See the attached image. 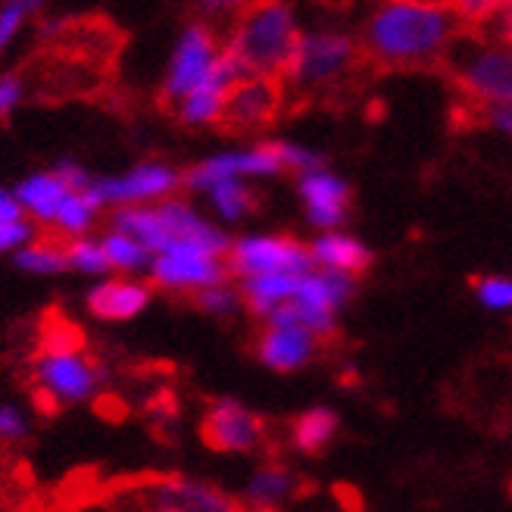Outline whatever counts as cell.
<instances>
[{"mask_svg": "<svg viewBox=\"0 0 512 512\" xmlns=\"http://www.w3.org/2000/svg\"><path fill=\"white\" fill-rule=\"evenodd\" d=\"M463 29L456 13L428 4L388 0L366 25L363 54L372 69H441L453 38Z\"/></svg>", "mask_w": 512, "mask_h": 512, "instance_id": "1", "label": "cell"}, {"mask_svg": "<svg viewBox=\"0 0 512 512\" xmlns=\"http://www.w3.org/2000/svg\"><path fill=\"white\" fill-rule=\"evenodd\" d=\"M294 13L285 0H247L228 41L241 75H281L297 47Z\"/></svg>", "mask_w": 512, "mask_h": 512, "instance_id": "2", "label": "cell"}, {"mask_svg": "<svg viewBox=\"0 0 512 512\" xmlns=\"http://www.w3.org/2000/svg\"><path fill=\"white\" fill-rule=\"evenodd\" d=\"M366 63L363 50H356V44L347 35H306L297 38L294 54L285 66V85L303 94H316L341 85L344 79H353Z\"/></svg>", "mask_w": 512, "mask_h": 512, "instance_id": "3", "label": "cell"}, {"mask_svg": "<svg viewBox=\"0 0 512 512\" xmlns=\"http://www.w3.org/2000/svg\"><path fill=\"white\" fill-rule=\"evenodd\" d=\"M450 79L466 107V122H478V113L512 97V50L481 44L469 57H444Z\"/></svg>", "mask_w": 512, "mask_h": 512, "instance_id": "4", "label": "cell"}, {"mask_svg": "<svg viewBox=\"0 0 512 512\" xmlns=\"http://www.w3.org/2000/svg\"><path fill=\"white\" fill-rule=\"evenodd\" d=\"M97 366L79 350H38L35 397L44 409L88 400L97 388Z\"/></svg>", "mask_w": 512, "mask_h": 512, "instance_id": "5", "label": "cell"}, {"mask_svg": "<svg viewBox=\"0 0 512 512\" xmlns=\"http://www.w3.org/2000/svg\"><path fill=\"white\" fill-rule=\"evenodd\" d=\"M281 104H285V82L278 75H244L228 91L219 119L232 132H253L269 125Z\"/></svg>", "mask_w": 512, "mask_h": 512, "instance_id": "6", "label": "cell"}, {"mask_svg": "<svg viewBox=\"0 0 512 512\" xmlns=\"http://www.w3.org/2000/svg\"><path fill=\"white\" fill-rule=\"evenodd\" d=\"M147 509H175V512H244V506L222 494L207 481L194 478H157L138 491Z\"/></svg>", "mask_w": 512, "mask_h": 512, "instance_id": "7", "label": "cell"}, {"mask_svg": "<svg viewBox=\"0 0 512 512\" xmlns=\"http://www.w3.org/2000/svg\"><path fill=\"white\" fill-rule=\"evenodd\" d=\"M203 441L222 453H250L263 444V419L238 400H216L200 425Z\"/></svg>", "mask_w": 512, "mask_h": 512, "instance_id": "8", "label": "cell"}, {"mask_svg": "<svg viewBox=\"0 0 512 512\" xmlns=\"http://www.w3.org/2000/svg\"><path fill=\"white\" fill-rule=\"evenodd\" d=\"M178 185L175 172L166 166H141L122 178H107V182H91L82 194L91 207H104V203H138V200H157L169 194Z\"/></svg>", "mask_w": 512, "mask_h": 512, "instance_id": "9", "label": "cell"}, {"mask_svg": "<svg viewBox=\"0 0 512 512\" xmlns=\"http://www.w3.org/2000/svg\"><path fill=\"white\" fill-rule=\"evenodd\" d=\"M313 256L291 238H244L235 244L232 266L241 275L260 272H306Z\"/></svg>", "mask_w": 512, "mask_h": 512, "instance_id": "10", "label": "cell"}, {"mask_svg": "<svg viewBox=\"0 0 512 512\" xmlns=\"http://www.w3.org/2000/svg\"><path fill=\"white\" fill-rule=\"evenodd\" d=\"M281 169H285V160H281V144H266V147L247 150V153H222V157L200 163L188 175V185L191 188H213L216 182H225V178L275 175Z\"/></svg>", "mask_w": 512, "mask_h": 512, "instance_id": "11", "label": "cell"}, {"mask_svg": "<svg viewBox=\"0 0 512 512\" xmlns=\"http://www.w3.org/2000/svg\"><path fill=\"white\" fill-rule=\"evenodd\" d=\"M244 79L235 57L228 54H216L213 66L207 69V75L182 97V116L188 122H213L219 119L222 107H225V97L232 91V85Z\"/></svg>", "mask_w": 512, "mask_h": 512, "instance_id": "12", "label": "cell"}, {"mask_svg": "<svg viewBox=\"0 0 512 512\" xmlns=\"http://www.w3.org/2000/svg\"><path fill=\"white\" fill-rule=\"evenodd\" d=\"M213 60H216L213 35L203 29V25H194V29H188L182 35V41H178V47H175L169 82H166L169 97H185L203 79V75H207Z\"/></svg>", "mask_w": 512, "mask_h": 512, "instance_id": "13", "label": "cell"}, {"mask_svg": "<svg viewBox=\"0 0 512 512\" xmlns=\"http://www.w3.org/2000/svg\"><path fill=\"white\" fill-rule=\"evenodd\" d=\"M260 360L275 372H294L303 363L313 360L316 353V335L303 325H272L263 331L260 344H256Z\"/></svg>", "mask_w": 512, "mask_h": 512, "instance_id": "14", "label": "cell"}, {"mask_svg": "<svg viewBox=\"0 0 512 512\" xmlns=\"http://www.w3.org/2000/svg\"><path fill=\"white\" fill-rule=\"evenodd\" d=\"M300 194L306 200L313 225L319 228H338L347 219V203H350V188L341 178L328 175L322 169H306L300 175Z\"/></svg>", "mask_w": 512, "mask_h": 512, "instance_id": "15", "label": "cell"}, {"mask_svg": "<svg viewBox=\"0 0 512 512\" xmlns=\"http://www.w3.org/2000/svg\"><path fill=\"white\" fill-rule=\"evenodd\" d=\"M153 278L163 288H207L222 281V263L219 256H207V253L169 250L153 260Z\"/></svg>", "mask_w": 512, "mask_h": 512, "instance_id": "16", "label": "cell"}, {"mask_svg": "<svg viewBox=\"0 0 512 512\" xmlns=\"http://www.w3.org/2000/svg\"><path fill=\"white\" fill-rule=\"evenodd\" d=\"M353 294V275L338 272V269H325V272H300L297 278V291L291 300H300L306 306H316V310L338 313Z\"/></svg>", "mask_w": 512, "mask_h": 512, "instance_id": "17", "label": "cell"}, {"mask_svg": "<svg viewBox=\"0 0 512 512\" xmlns=\"http://www.w3.org/2000/svg\"><path fill=\"white\" fill-rule=\"evenodd\" d=\"M150 294L138 281H104V285L91 288L88 310L97 319H132L147 306Z\"/></svg>", "mask_w": 512, "mask_h": 512, "instance_id": "18", "label": "cell"}, {"mask_svg": "<svg viewBox=\"0 0 512 512\" xmlns=\"http://www.w3.org/2000/svg\"><path fill=\"white\" fill-rule=\"evenodd\" d=\"M297 491H300V478L285 466L269 463L263 469H256L250 475V481L244 484V503L278 509L281 503H288Z\"/></svg>", "mask_w": 512, "mask_h": 512, "instance_id": "19", "label": "cell"}, {"mask_svg": "<svg viewBox=\"0 0 512 512\" xmlns=\"http://www.w3.org/2000/svg\"><path fill=\"white\" fill-rule=\"evenodd\" d=\"M338 428H341V419H338L335 409L313 406V409H306L303 416H297V422L291 428V444H294L297 453L313 456V453L325 450L331 441H335Z\"/></svg>", "mask_w": 512, "mask_h": 512, "instance_id": "20", "label": "cell"}, {"mask_svg": "<svg viewBox=\"0 0 512 512\" xmlns=\"http://www.w3.org/2000/svg\"><path fill=\"white\" fill-rule=\"evenodd\" d=\"M313 260L322 263L325 269H338V272H347V275H360L369 269L372 263V253L347 235H322L316 244H313Z\"/></svg>", "mask_w": 512, "mask_h": 512, "instance_id": "21", "label": "cell"}, {"mask_svg": "<svg viewBox=\"0 0 512 512\" xmlns=\"http://www.w3.org/2000/svg\"><path fill=\"white\" fill-rule=\"evenodd\" d=\"M297 278L300 272H260V275H247V303L253 313L269 316L275 306L294 297L297 291Z\"/></svg>", "mask_w": 512, "mask_h": 512, "instance_id": "22", "label": "cell"}, {"mask_svg": "<svg viewBox=\"0 0 512 512\" xmlns=\"http://www.w3.org/2000/svg\"><path fill=\"white\" fill-rule=\"evenodd\" d=\"M66 194H69L66 182L54 172V175H35V178H29V182L19 188L16 200H19V207L35 213L38 219H54Z\"/></svg>", "mask_w": 512, "mask_h": 512, "instance_id": "23", "label": "cell"}, {"mask_svg": "<svg viewBox=\"0 0 512 512\" xmlns=\"http://www.w3.org/2000/svg\"><path fill=\"white\" fill-rule=\"evenodd\" d=\"M210 194H213L216 210L225 219H241L253 210V194L241 178H225V182H216L210 188Z\"/></svg>", "mask_w": 512, "mask_h": 512, "instance_id": "24", "label": "cell"}, {"mask_svg": "<svg viewBox=\"0 0 512 512\" xmlns=\"http://www.w3.org/2000/svg\"><path fill=\"white\" fill-rule=\"evenodd\" d=\"M100 247H104L110 266H119V269H141L147 263V253H150L138 238H132L128 232L107 235V241Z\"/></svg>", "mask_w": 512, "mask_h": 512, "instance_id": "25", "label": "cell"}, {"mask_svg": "<svg viewBox=\"0 0 512 512\" xmlns=\"http://www.w3.org/2000/svg\"><path fill=\"white\" fill-rule=\"evenodd\" d=\"M16 263L29 272L38 275H50V272H60L69 266V250L57 247V244H35V247H25L16 253Z\"/></svg>", "mask_w": 512, "mask_h": 512, "instance_id": "26", "label": "cell"}, {"mask_svg": "<svg viewBox=\"0 0 512 512\" xmlns=\"http://www.w3.org/2000/svg\"><path fill=\"white\" fill-rule=\"evenodd\" d=\"M450 4L466 32H481L484 25L509 4V0H450Z\"/></svg>", "mask_w": 512, "mask_h": 512, "instance_id": "27", "label": "cell"}, {"mask_svg": "<svg viewBox=\"0 0 512 512\" xmlns=\"http://www.w3.org/2000/svg\"><path fill=\"white\" fill-rule=\"evenodd\" d=\"M475 297L481 306H488L494 313L512 310V278L503 275H484L475 281Z\"/></svg>", "mask_w": 512, "mask_h": 512, "instance_id": "28", "label": "cell"}, {"mask_svg": "<svg viewBox=\"0 0 512 512\" xmlns=\"http://www.w3.org/2000/svg\"><path fill=\"white\" fill-rule=\"evenodd\" d=\"M91 213H94V207L85 200V194L82 191H69L63 197V203H60V210H57L54 219L63 225V232L79 235V232H85V228L91 225Z\"/></svg>", "mask_w": 512, "mask_h": 512, "instance_id": "29", "label": "cell"}, {"mask_svg": "<svg viewBox=\"0 0 512 512\" xmlns=\"http://www.w3.org/2000/svg\"><path fill=\"white\" fill-rule=\"evenodd\" d=\"M82 347V331L63 316H47L41 328V350H79Z\"/></svg>", "mask_w": 512, "mask_h": 512, "instance_id": "30", "label": "cell"}, {"mask_svg": "<svg viewBox=\"0 0 512 512\" xmlns=\"http://www.w3.org/2000/svg\"><path fill=\"white\" fill-rule=\"evenodd\" d=\"M69 266L82 269V272H104L110 269V260L100 244H88V241H75L69 247Z\"/></svg>", "mask_w": 512, "mask_h": 512, "instance_id": "31", "label": "cell"}, {"mask_svg": "<svg viewBox=\"0 0 512 512\" xmlns=\"http://www.w3.org/2000/svg\"><path fill=\"white\" fill-rule=\"evenodd\" d=\"M197 303L203 306L207 313H219V316H225V313H232L235 306H238V297L228 291L222 281L219 285H207V288H200V294H197Z\"/></svg>", "mask_w": 512, "mask_h": 512, "instance_id": "32", "label": "cell"}, {"mask_svg": "<svg viewBox=\"0 0 512 512\" xmlns=\"http://www.w3.org/2000/svg\"><path fill=\"white\" fill-rule=\"evenodd\" d=\"M25 434H29V422L19 413L16 406H0V441H22Z\"/></svg>", "mask_w": 512, "mask_h": 512, "instance_id": "33", "label": "cell"}, {"mask_svg": "<svg viewBox=\"0 0 512 512\" xmlns=\"http://www.w3.org/2000/svg\"><path fill=\"white\" fill-rule=\"evenodd\" d=\"M478 122H488V125L497 128V132L512 135V97L503 100V104H494V107H488V110H481V113H478Z\"/></svg>", "mask_w": 512, "mask_h": 512, "instance_id": "34", "label": "cell"}, {"mask_svg": "<svg viewBox=\"0 0 512 512\" xmlns=\"http://www.w3.org/2000/svg\"><path fill=\"white\" fill-rule=\"evenodd\" d=\"M29 238V225L22 219H0V250H13Z\"/></svg>", "mask_w": 512, "mask_h": 512, "instance_id": "35", "label": "cell"}, {"mask_svg": "<svg viewBox=\"0 0 512 512\" xmlns=\"http://www.w3.org/2000/svg\"><path fill=\"white\" fill-rule=\"evenodd\" d=\"M22 7H16V4H10V7H4L0 10V54H4V47L13 41V35H16V29H19V22H22Z\"/></svg>", "mask_w": 512, "mask_h": 512, "instance_id": "36", "label": "cell"}, {"mask_svg": "<svg viewBox=\"0 0 512 512\" xmlns=\"http://www.w3.org/2000/svg\"><path fill=\"white\" fill-rule=\"evenodd\" d=\"M57 175L63 178L69 191H85V188L91 185V178H88L79 166H72V163H60V166H57Z\"/></svg>", "mask_w": 512, "mask_h": 512, "instance_id": "37", "label": "cell"}, {"mask_svg": "<svg viewBox=\"0 0 512 512\" xmlns=\"http://www.w3.org/2000/svg\"><path fill=\"white\" fill-rule=\"evenodd\" d=\"M22 97V85L16 79H0V116L10 113Z\"/></svg>", "mask_w": 512, "mask_h": 512, "instance_id": "38", "label": "cell"}, {"mask_svg": "<svg viewBox=\"0 0 512 512\" xmlns=\"http://www.w3.org/2000/svg\"><path fill=\"white\" fill-rule=\"evenodd\" d=\"M19 200L10 197L7 191H0V219H19Z\"/></svg>", "mask_w": 512, "mask_h": 512, "instance_id": "39", "label": "cell"}, {"mask_svg": "<svg viewBox=\"0 0 512 512\" xmlns=\"http://www.w3.org/2000/svg\"><path fill=\"white\" fill-rule=\"evenodd\" d=\"M203 7H228V4H238V0H200Z\"/></svg>", "mask_w": 512, "mask_h": 512, "instance_id": "40", "label": "cell"}, {"mask_svg": "<svg viewBox=\"0 0 512 512\" xmlns=\"http://www.w3.org/2000/svg\"><path fill=\"white\" fill-rule=\"evenodd\" d=\"M406 4H428V7H444L450 0H406Z\"/></svg>", "mask_w": 512, "mask_h": 512, "instance_id": "41", "label": "cell"}, {"mask_svg": "<svg viewBox=\"0 0 512 512\" xmlns=\"http://www.w3.org/2000/svg\"><path fill=\"white\" fill-rule=\"evenodd\" d=\"M10 4H16V7H22V10H32V7L41 4V0H10Z\"/></svg>", "mask_w": 512, "mask_h": 512, "instance_id": "42", "label": "cell"}, {"mask_svg": "<svg viewBox=\"0 0 512 512\" xmlns=\"http://www.w3.org/2000/svg\"><path fill=\"white\" fill-rule=\"evenodd\" d=\"M319 4H328V7H347L353 0H319Z\"/></svg>", "mask_w": 512, "mask_h": 512, "instance_id": "43", "label": "cell"}, {"mask_svg": "<svg viewBox=\"0 0 512 512\" xmlns=\"http://www.w3.org/2000/svg\"><path fill=\"white\" fill-rule=\"evenodd\" d=\"M244 512H278V509H272V506H247Z\"/></svg>", "mask_w": 512, "mask_h": 512, "instance_id": "44", "label": "cell"}, {"mask_svg": "<svg viewBox=\"0 0 512 512\" xmlns=\"http://www.w3.org/2000/svg\"><path fill=\"white\" fill-rule=\"evenodd\" d=\"M147 512H175V509H147Z\"/></svg>", "mask_w": 512, "mask_h": 512, "instance_id": "45", "label": "cell"}]
</instances>
